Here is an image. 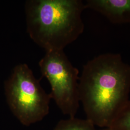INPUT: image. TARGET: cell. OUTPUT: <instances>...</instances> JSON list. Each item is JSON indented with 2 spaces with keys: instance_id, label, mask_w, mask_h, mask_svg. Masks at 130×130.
Returning a JSON list of instances; mask_svg holds the SVG:
<instances>
[{
  "instance_id": "1",
  "label": "cell",
  "mask_w": 130,
  "mask_h": 130,
  "mask_svg": "<svg viewBox=\"0 0 130 130\" xmlns=\"http://www.w3.org/2000/svg\"><path fill=\"white\" fill-rule=\"evenodd\" d=\"M79 92L86 119L95 126L109 128L130 99V65L120 54L94 57L84 66Z\"/></svg>"
},
{
  "instance_id": "2",
  "label": "cell",
  "mask_w": 130,
  "mask_h": 130,
  "mask_svg": "<svg viewBox=\"0 0 130 130\" xmlns=\"http://www.w3.org/2000/svg\"><path fill=\"white\" fill-rule=\"evenodd\" d=\"M81 0H27V31L31 39L45 52L64 50L83 33Z\"/></svg>"
},
{
  "instance_id": "3",
  "label": "cell",
  "mask_w": 130,
  "mask_h": 130,
  "mask_svg": "<svg viewBox=\"0 0 130 130\" xmlns=\"http://www.w3.org/2000/svg\"><path fill=\"white\" fill-rule=\"evenodd\" d=\"M7 102L13 114L24 126L42 121L49 113L50 93L26 63L17 65L5 85Z\"/></svg>"
},
{
  "instance_id": "4",
  "label": "cell",
  "mask_w": 130,
  "mask_h": 130,
  "mask_svg": "<svg viewBox=\"0 0 130 130\" xmlns=\"http://www.w3.org/2000/svg\"><path fill=\"white\" fill-rule=\"evenodd\" d=\"M39 62L42 76L51 86L50 95L62 113L75 117L79 107V71L64 50L45 52Z\"/></svg>"
},
{
  "instance_id": "5",
  "label": "cell",
  "mask_w": 130,
  "mask_h": 130,
  "mask_svg": "<svg viewBox=\"0 0 130 130\" xmlns=\"http://www.w3.org/2000/svg\"><path fill=\"white\" fill-rule=\"evenodd\" d=\"M85 9H90L114 24H130V0H87Z\"/></svg>"
},
{
  "instance_id": "6",
  "label": "cell",
  "mask_w": 130,
  "mask_h": 130,
  "mask_svg": "<svg viewBox=\"0 0 130 130\" xmlns=\"http://www.w3.org/2000/svg\"><path fill=\"white\" fill-rule=\"evenodd\" d=\"M53 130H98L95 126L87 119L75 117L59 121Z\"/></svg>"
},
{
  "instance_id": "7",
  "label": "cell",
  "mask_w": 130,
  "mask_h": 130,
  "mask_svg": "<svg viewBox=\"0 0 130 130\" xmlns=\"http://www.w3.org/2000/svg\"><path fill=\"white\" fill-rule=\"evenodd\" d=\"M108 128L116 130H130V99Z\"/></svg>"
},
{
  "instance_id": "8",
  "label": "cell",
  "mask_w": 130,
  "mask_h": 130,
  "mask_svg": "<svg viewBox=\"0 0 130 130\" xmlns=\"http://www.w3.org/2000/svg\"><path fill=\"white\" fill-rule=\"evenodd\" d=\"M114 130V129H110V128H106L105 130Z\"/></svg>"
}]
</instances>
